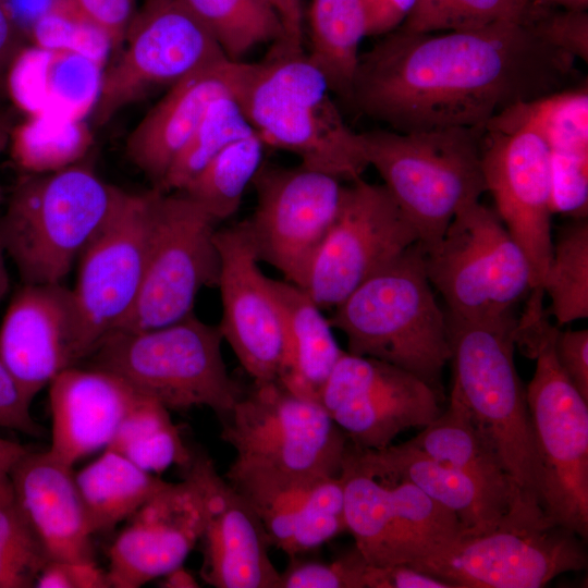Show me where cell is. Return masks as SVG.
Here are the masks:
<instances>
[{"mask_svg":"<svg viewBox=\"0 0 588 588\" xmlns=\"http://www.w3.org/2000/svg\"><path fill=\"white\" fill-rule=\"evenodd\" d=\"M575 62L516 22L436 33L396 28L360 53L351 107L403 133L485 128L513 106L569 88Z\"/></svg>","mask_w":588,"mask_h":588,"instance_id":"cell-1","label":"cell"},{"mask_svg":"<svg viewBox=\"0 0 588 588\" xmlns=\"http://www.w3.org/2000/svg\"><path fill=\"white\" fill-rule=\"evenodd\" d=\"M446 320L451 395L466 406L488 434L509 479L510 509L502 526H553L543 512L526 388L514 362L517 320L513 315L494 320H464L448 314Z\"/></svg>","mask_w":588,"mask_h":588,"instance_id":"cell-2","label":"cell"},{"mask_svg":"<svg viewBox=\"0 0 588 588\" xmlns=\"http://www.w3.org/2000/svg\"><path fill=\"white\" fill-rule=\"evenodd\" d=\"M332 95L326 76L304 50L272 47L261 62L250 63L238 99L265 145L353 182L369 167L365 145Z\"/></svg>","mask_w":588,"mask_h":588,"instance_id":"cell-3","label":"cell"},{"mask_svg":"<svg viewBox=\"0 0 588 588\" xmlns=\"http://www.w3.org/2000/svg\"><path fill=\"white\" fill-rule=\"evenodd\" d=\"M125 194L88 162L24 173L0 215L5 252L22 283H62Z\"/></svg>","mask_w":588,"mask_h":588,"instance_id":"cell-4","label":"cell"},{"mask_svg":"<svg viewBox=\"0 0 588 588\" xmlns=\"http://www.w3.org/2000/svg\"><path fill=\"white\" fill-rule=\"evenodd\" d=\"M329 319L347 352L378 358L416 375L442 396L450 359L446 314L438 304L419 242L366 280Z\"/></svg>","mask_w":588,"mask_h":588,"instance_id":"cell-5","label":"cell"},{"mask_svg":"<svg viewBox=\"0 0 588 588\" xmlns=\"http://www.w3.org/2000/svg\"><path fill=\"white\" fill-rule=\"evenodd\" d=\"M481 127L363 132L368 164L416 229L424 249L436 245L455 215L487 192Z\"/></svg>","mask_w":588,"mask_h":588,"instance_id":"cell-6","label":"cell"},{"mask_svg":"<svg viewBox=\"0 0 588 588\" xmlns=\"http://www.w3.org/2000/svg\"><path fill=\"white\" fill-rule=\"evenodd\" d=\"M222 341L218 326L192 314L160 328L113 330L86 359L170 412L206 406L222 421L244 394L228 372Z\"/></svg>","mask_w":588,"mask_h":588,"instance_id":"cell-7","label":"cell"},{"mask_svg":"<svg viewBox=\"0 0 588 588\" xmlns=\"http://www.w3.org/2000/svg\"><path fill=\"white\" fill-rule=\"evenodd\" d=\"M558 328L549 321L530 331L520 351L536 359L526 397L537 451L544 515L583 540L588 536V401L554 354Z\"/></svg>","mask_w":588,"mask_h":588,"instance_id":"cell-8","label":"cell"},{"mask_svg":"<svg viewBox=\"0 0 588 588\" xmlns=\"http://www.w3.org/2000/svg\"><path fill=\"white\" fill-rule=\"evenodd\" d=\"M424 264L445 313L464 320L513 315L531 285L524 252L497 212L480 201L455 215L440 241L424 249Z\"/></svg>","mask_w":588,"mask_h":588,"instance_id":"cell-9","label":"cell"},{"mask_svg":"<svg viewBox=\"0 0 588 588\" xmlns=\"http://www.w3.org/2000/svg\"><path fill=\"white\" fill-rule=\"evenodd\" d=\"M221 426L236 453L232 466L289 476H339L348 445L320 402L277 380L254 383Z\"/></svg>","mask_w":588,"mask_h":588,"instance_id":"cell-10","label":"cell"},{"mask_svg":"<svg viewBox=\"0 0 588 588\" xmlns=\"http://www.w3.org/2000/svg\"><path fill=\"white\" fill-rule=\"evenodd\" d=\"M216 222L183 193L158 189L140 289L114 330L160 328L193 314L199 291L218 284Z\"/></svg>","mask_w":588,"mask_h":588,"instance_id":"cell-11","label":"cell"},{"mask_svg":"<svg viewBox=\"0 0 588 588\" xmlns=\"http://www.w3.org/2000/svg\"><path fill=\"white\" fill-rule=\"evenodd\" d=\"M417 242L416 229L385 186L359 177L345 186L339 212L301 287L321 308L334 309Z\"/></svg>","mask_w":588,"mask_h":588,"instance_id":"cell-12","label":"cell"},{"mask_svg":"<svg viewBox=\"0 0 588 588\" xmlns=\"http://www.w3.org/2000/svg\"><path fill=\"white\" fill-rule=\"evenodd\" d=\"M124 42L100 81L94 109L99 126L150 91L228 58L181 0H146L133 15Z\"/></svg>","mask_w":588,"mask_h":588,"instance_id":"cell-13","label":"cell"},{"mask_svg":"<svg viewBox=\"0 0 588 588\" xmlns=\"http://www.w3.org/2000/svg\"><path fill=\"white\" fill-rule=\"evenodd\" d=\"M486 189L529 264L530 290L543 292L552 253L551 150L532 126L497 115L481 137Z\"/></svg>","mask_w":588,"mask_h":588,"instance_id":"cell-14","label":"cell"},{"mask_svg":"<svg viewBox=\"0 0 588 588\" xmlns=\"http://www.w3.org/2000/svg\"><path fill=\"white\" fill-rule=\"evenodd\" d=\"M340 476L346 530L368 565L411 564L461 534L456 514L409 482L376 479L345 456Z\"/></svg>","mask_w":588,"mask_h":588,"instance_id":"cell-15","label":"cell"},{"mask_svg":"<svg viewBox=\"0 0 588 588\" xmlns=\"http://www.w3.org/2000/svg\"><path fill=\"white\" fill-rule=\"evenodd\" d=\"M158 189L126 192L78 261L72 291L79 363L131 311L143 280Z\"/></svg>","mask_w":588,"mask_h":588,"instance_id":"cell-16","label":"cell"},{"mask_svg":"<svg viewBox=\"0 0 588 588\" xmlns=\"http://www.w3.org/2000/svg\"><path fill=\"white\" fill-rule=\"evenodd\" d=\"M252 183L257 204L245 223L256 254L285 281L302 286L339 212L345 185L302 163L294 168L262 164Z\"/></svg>","mask_w":588,"mask_h":588,"instance_id":"cell-17","label":"cell"},{"mask_svg":"<svg viewBox=\"0 0 588 588\" xmlns=\"http://www.w3.org/2000/svg\"><path fill=\"white\" fill-rule=\"evenodd\" d=\"M414 568L452 588H538L556 576L587 566L583 539L561 526L498 527L462 535Z\"/></svg>","mask_w":588,"mask_h":588,"instance_id":"cell-18","label":"cell"},{"mask_svg":"<svg viewBox=\"0 0 588 588\" xmlns=\"http://www.w3.org/2000/svg\"><path fill=\"white\" fill-rule=\"evenodd\" d=\"M442 396L411 371L344 351L326 381L319 402L348 441L379 450L402 431L425 427L440 413Z\"/></svg>","mask_w":588,"mask_h":588,"instance_id":"cell-19","label":"cell"},{"mask_svg":"<svg viewBox=\"0 0 588 588\" xmlns=\"http://www.w3.org/2000/svg\"><path fill=\"white\" fill-rule=\"evenodd\" d=\"M205 520V486L193 452L183 480L156 492L112 542L110 587L138 588L183 565L201 538Z\"/></svg>","mask_w":588,"mask_h":588,"instance_id":"cell-20","label":"cell"},{"mask_svg":"<svg viewBox=\"0 0 588 588\" xmlns=\"http://www.w3.org/2000/svg\"><path fill=\"white\" fill-rule=\"evenodd\" d=\"M220 258L218 326L254 383L278 379L284 348L282 313L245 221L216 231Z\"/></svg>","mask_w":588,"mask_h":588,"instance_id":"cell-21","label":"cell"},{"mask_svg":"<svg viewBox=\"0 0 588 588\" xmlns=\"http://www.w3.org/2000/svg\"><path fill=\"white\" fill-rule=\"evenodd\" d=\"M224 478L253 506L270 547L289 559L346 530L340 475L296 477L230 465Z\"/></svg>","mask_w":588,"mask_h":588,"instance_id":"cell-22","label":"cell"},{"mask_svg":"<svg viewBox=\"0 0 588 588\" xmlns=\"http://www.w3.org/2000/svg\"><path fill=\"white\" fill-rule=\"evenodd\" d=\"M0 358L30 403L62 370L78 365L71 289L22 283L0 324Z\"/></svg>","mask_w":588,"mask_h":588,"instance_id":"cell-23","label":"cell"},{"mask_svg":"<svg viewBox=\"0 0 588 588\" xmlns=\"http://www.w3.org/2000/svg\"><path fill=\"white\" fill-rule=\"evenodd\" d=\"M194 455L206 494L200 578L216 588H279L281 572L270 560V544L255 510L206 453Z\"/></svg>","mask_w":588,"mask_h":588,"instance_id":"cell-24","label":"cell"},{"mask_svg":"<svg viewBox=\"0 0 588 588\" xmlns=\"http://www.w3.org/2000/svg\"><path fill=\"white\" fill-rule=\"evenodd\" d=\"M250 63L222 58L180 79L130 132L125 152L156 186L195 132L210 105L240 95Z\"/></svg>","mask_w":588,"mask_h":588,"instance_id":"cell-25","label":"cell"},{"mask_svg":"<svg viewBox=\"0 0 588 588\" xmlns=\"http://www.w3.org/2000/svg\"><path fill=\"white\" fill-rule=\"evenodd\" d=\"M48 387L52 420L48 451L71 466L110 444L139 395L111 372L77 365L62 370Z\"/></svg>","mask_w":588,"mask_h":588,"instance_id":"cell-26","label":"cell"},{"mask_svg":"<svg viewBox=\"0 0 588 588\" xmlns=\"http://www.w3.org/2000/svg\"><path fill=\"white\" fill-rule=\"evenodd\" d=\"M10 479L17 503L50 560H94V534L73 466L49 451L28 450Z\"/></svg>","mask_w":588,"mask_h":588,"instance_id":"cell-27","label":"cell"},{"mask_svg":"<svg viewBox=\"0 0 588 588\" xmlns=\"http://www.w3.org/2000/svg\"><path fill=\"white\" fill-rule=\"evenodd\" d=\"M345 458L376 479L406 481L416 486L456 514L464 527L463 535H478L499 527L479 491L466 476L407 442L364 450L348 441Z\"/></svg>","mask_w":588,"mask_h":588,"instance_id":"cell-28","label":"cell"},{"mask_svg":"<svg viewBox=\"0 0 588 588\" xmlns=\"http://www.w3.org/2000/svg\"><path fill=\"white\" fill-rule=\"evenodd\" d=\"M406 442L466 476L502 525L510 509L506 473L488 434L458 399L450 395L446 409Z\"/></svg>","mask_w":588,"mask_h":588,"instance_id":"cell-29","label":"cell"},{"mask_svg":"<svg viewBox=\"0 0 588 588\" xmlns=\"http://www.w3.org/2000/svg\"><path fill=\"white\" fill-rule=\"evenodd\" d=\"M284 331L277 381L291 392L319 402L320 392L343 354L321 307L301 286L270 279Z\"/></svg>","mask_w":588,"mask_h":588,"instance_id":"cell-30","label":"cell"},{"mask_svg":"<svg viewBox=\"0 0 588 588\" xmlns=\"http://www.w3.org/2000/svg\"><path fill=\"white\" fill-rule=\"evenodd\" d=\"M75 481L93 534L128 519L168 483L109 448L76 473Z\"/></svg>","mask_w":588,"mask_h":588,"instance_id":"cell-31","label":"cell"},{"mask_svg":"<svg viewBox=\"0 0 588 588\" xmlns=\"http://www.w3.org/2000/svg\"><path fill=\"white\" fill-rule=\"evenodd\" d=\"M309 24V59L332 94L351 106L359 47L368 36L364 0H311Z\"/></svg>","mask_w":588,"mask_h":588,"instance_id":"cell-32","label":"cell"},{"mask_svg":"<svg viewBox=\"0 0 588 588\" xmlns=\"http://www.w3.org/2000/svg\"><path fill=\"white\" fill-rule=\"evenodd\" d=\"M107 448L154 475L173 465L184 469L193 455L173 422L170 411L158 401L142 394L122 419Z\"/></svg>","mask_w":588,"mask_h":588,"instance_id":"cell-33","label":"cell"},{"mask_svg":"<svg viewBox=\"0 0 588 588\" xmlns=\"http://www.w3.org/2000/svg\"><path fill=\"white\" fill-rule=\"evenodd\" d=\"M265 144L256 133L242 137L220 151L181 191L216 221L240 208L247 186L262 166Z\"/></svg>","mask_w":588,"mask_h":588,"instance_id":"cell-34","label":"cell"},{"mask_svg":"<svg viewBox=\"0 0 588 588\" xmlns=\"http://www.w3.org/2000/svg\"><path fill=\"white\" fill-rule=\"evenodd\" d=\"M213 36L223 53L241 61L258 45L283 38L281 22L266 0H181Z\"/></svg>","mask_w":588,"mask_h":588,"instance_id":"cell-35","label":"cell"},{"mask_svg":"<svg viewBox=\"0 0 588 588\" xmlns=\"http://www.w3.org/2000/svg\"><path fill=\"white\" fill-rule=\"evenodd\" d=\"M252 133L255 131L244 112L238 95L218 98L210 105L156 188L163 193L181 191L220 151Z\"/></svg>","mask_w":588,"mask_h":588,"instance_id":"cell-36","label":"cell"},{"mask_svg":"<svg viewBox=\"0 0 588 588\" xmlns=\"http://www.w3.org/2000/svg\"><path fill=\"white\" fill-rule=\"evenodd\" d=\"M551 301L550 313L559 324L588 317V223L584 219L565 225L552 245L542 281Z\"/></svg>","mask_w":588,"mask_h":588,"instance_id":"cell-37","label":"cell"},{"mask_svg":"<svg viewBox=\"0 0 588 588\" xmlns=\"http://www.w3.org/2000/svg\"><path fill=\"white\" fill-rule=\"evenodd\" d=\"M501 115L535 127L551 151L588 152L587 85L513 106Z\"/></svg>","mask_w":588,"mask_h":588,"instance_id":"cell-38","label":"cell"},{"mask_svg":"<svg viewBox=\"0 0 588 588\" xmlns=\"http://www.w3.org/2000/svg\"><path fill=\"white\" fill-rule=\"evenodd\" d=\"M10 143L14 161L25 173H47L81 161L91 137L83 124L36 118L14 126Z\"/></svg>","mask_w":588,"mask_h":588,"instance_id":"cell-39","label":"cell"},{"mask_svg":"<svg viewBox=\"0 0 588 588\" xmlns=\"http://www.w3.org/2000/svg\"><path fill=\"white\" fill-rule=\"evenodd\" d=\"M48 560L17 503L11 479L0 483V588L34 587Z\"/></svg>","mask_w":588,"mask_h":588,"instance_id":"cell-40","label":"cell"},{"mask_svg":"<svg viewBox=\"0 0 588 588\" xmlns=\"http://www.w3.org/2000/svg\"><path fill=\"white\" fill-rule=\"evenodd\" d=\"M523 0H417L399 27L412 33L480 28L497 22H517Z\"/></svg>","mask_w":588,"mask_h":588,"instance_id":"cell-41","label":"cell"},{"mask_svg":"<svg viewBox=\"0 0 588 588\" xmlns=\"http://www.w3.org/2000/svg\"><path fill=\"white\" fill-rule=\"evenodd\" d=\"M367 565L356 548L330 562L296 556L281 572L279 588H365Z\"/></svg>","mask_w":588,"mask_h":588,"instance_id":"cell-42","label":"cell"},{"mask_svg":"<svg viewBox=\"0 0 588 588\" xmlns=\"http://www.w3.org/2000/svg\"><path fill=\"white\" fill-rule=\"evenodd\" d=\"M546 45L588 62V12L546 10L528 15L522 23Z\"/></svg>","mask_w":588,"mask_h":588,"instance_id":"cell-43","label":"cell"},{"mask_svg":"<svg viewBox=\"0 0 588 588\" xmlns=\"http://www.w3.org/2000/svg\"><path fill=\"white\" fill-rule=\"evenodd\" d=\"M551 209L575 219L588 212V152L551 151Z\"/></svg>","mask_w":588,"mask_h":588,"instance_id":"cell-44","label":"cell"},{"mask_svg":"<svg viewBox=\"0 0 588 588\" xmlns=\"http://www.w3.org/2000/svg\"><path fill=\"white\" fill-rule=\"evenodd\" d=\"M75 12L101 32L110 47L120 48L134 15L135 0H65Z\"/></svg>","mask_w":588,"mask_h":588,"instance_id":"cell-45","label":"cell"},{"mask_svg":"<svg viewBox=\"0 0 588 588\" xmlns=\"http://www.w3.org/2000/svg\"><path fill=\"white\" fill-rule=\"evenodd\" d=\"M34 587L37 588H108L107 572L94 560H48L39 572Z\"/></svg>","mask_w":588,"mask_h":588,"instance_id":"cell-46","label":"cell"},{"mask_svg":"<svg viewBox=\"0 0 588 588\" xmlns=\"http://www.w3.org/2000/svg\"><path fill=\"white\" fill-rule=\"evenodd\" d=\"M30 404L0 358V428L40 437L42 428L34 420Z\"/></svg>","mask_w":588,"mask_h":588,"instance_id":"cell-47","label":"cell"},{"mask_svg":"<svg viewBox=\"0 0 588 588\" xmlns=\"http://www.w3.org/2000/svg\"><path fill=\"white\" fill-rule=\"evenodd\" d=\"M554 354L573 385L588 401V330H558Z\"/></svg>","mask_w":588,"mask_h":588,"instance_id":"cell-48","label":"cell"},{"mask_svg":"<svg viewBox=\"0 0 588 588\" xmlns=\"http://www.w3.org/2000/svg\"><path fill=\"white\" fill-rule=\"evenodd\" d=\"M27 34L9 0H0V94L26 48Z\"/></svg>","mask_w":588,"mask_h":588,"instance_id":"cell-49","label":"cell"},{"mask_svg":"<svg viewBox=\"0 0 588 588\" xmlns=\"http://www.w3.org/2000/svg\"><path fill=\"white\" fill-rule=\"evenodd\" d=\"M365 588H452L448 583L408 564L367 565Z\"/></svg>","mask_w":588,"mask_h":588,"instance_id":"cell-50","label":"cell"},{"mask_svg":"<svg viewBox=\"0 0 588 588\" xmlns=\"http://www.w3.org/2000/svg\"><path fill=\"white\" fill-rule=\"evenodd\" d=\"M417 0H364L368 36L385 35L399 28L412 13Z\"/></svg>","mask_w":588,"mask_h":588,"instance_id":"cell-51","label":"cell"},{"mask_svg":"<svg viewBox=\"0 0 588 588\" xmlns=\"http://www.w3.org/2000/svg\"><path fill=\"white\" fill-rule=\"evenodd\" d=\"M277 13L283 29L282 40L273 47L291 50H303V8L302 0H266Z\"/></svg>","mask_w":588,"mask_h":588,"instance_id":"cell-52","label":"cell"},{"mask_svg":"<svg viewBox=\"0 0 588 588\" xmlns=\"http://www.w3.org/2000/svg\"><path fill=\"white\" fill-rule=\"evenodd\" d=\"M27 452L22 444L0 438V483L10 479L14 466Z\"/></svg>","mask_w":588,"mask_h":588,"instance_id":"cell-53","label":"cell"},{"mask_svg":"<svg viewBox=\"0 0 588 588\" xmlns=\"http://www.w3.org/2000/svg\"><path fill=\"white\" fill-rule=\"evenodd\" d=\"M523 21L530 14L554 9L563 10H585L588 8V0H523Z\"/></svg>","mask_w":588,"mask_h":588,"instance_id":"cell-54","label":"cell"},{"mask_svg":"<svg viewBox=\"0 0 588 588\" xmlns=\"http://www.w3.org/2000/svg\"><path fill=\"white\" fill-rule=\"evenodd\" d=\"M161 587L164 588H197L198 581L183 565L177 566L163 575Z\"/></svg>","mask_w":588,"mask_h":588,"instance_id":"cell-55","label":"cell"},{"mask_svg":"<svg viewBox=\"0 0 588 588\" xmlns=\"http://www.w3.org/2000/svg\"><path fill=\"white\" fill-rule=\"evenodd\" d=\"M14 128L13 117L10 112H0V155L10 143V137ZM5 194L0 185V205L4 201Z\"/></svg>","mask_w":588,"mask_h":588,"instance_id":"cell-56","label":"cell"},{"mask_svg":"<svg viewBox=\"0 0 588 588\" xmlns=\"http://www.w3.org/2000/svg\"><path fill=\"white\" fill-rule=\"evenodd\" d=\"M5 254L7 252H5V246L2 238L1 224H0V303L4 298V296L8 294L9 289H10V279H9V273H8L5 259H4Z\"/></svg>","mask_w":588,"mask_h":588,"instance_id":"cell-57","label":"cell"}]
</instances>
